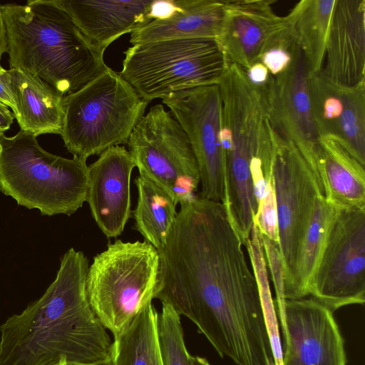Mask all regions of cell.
Here are the masks:
<instances>
[{
  "label": "cell",
  "mask_w": 365,
  "mask_h": 365,
  "mask_svg": "<svg viewBox=\"0 0 365 365\" xmlns=\"http://www.w3.org/2000/svg\"><path fill=\"white\" fill-rule=\"evenodd\" d=\"M340 209L322 195L305 235L292 278L284 291L285 299L309 296L310 282L323 251L331 225Z\"/></svg>",
  "instance_id": "d4e9b609"
},
{
  "label": "cell",
  "mask_w": 365,
  "mask_h": 365,
  "mask_svg": "<svg viewBox=\"0 0 365 365\" xmlns=\"http://www.w3.org/2000/svg\"><path fill=\"white\" fill-rule=\"evenodd\" d=\"M118 72L149 103L169 94L218 84L225 58L216 39L178 38L138 43L124 51Z\"/></svg>",
  "instance_id": "52a82bcc"
},
{
  "label": "cell",
  "mask_w": 365,
  "mask_h": 365,
  "mask_svg": "<svg viewBox=\"0 0 365 365\" xmlns=\"http://www.w3.org/2000/svg\"><path fill=\"white\" fill-rule=\"evenodd\" d=\"M217 85L227 181L235 189L247 190L252 186V161L262 151L267 135L264 95L249 81L245 70L226 60Z\"/></svg>",
  "instance_id": "30bf717a"
},
{
  "label": "cell",
  "mask_w": 365,
  "mask_h": 365,
  "mask_svg": "<svg viewBox=\"0 0 365 365\" xmlns=\"http://www.w3.org/2000/svg\"><path fill=\"white\" fill-rule=\"evenodd\" d=\"M158 318L159 314L150 302L113 337L110 354L113 365H164Z\"/></svg>",
  "instance_id": "cb8c5ba5"
},
{
  "label": "cell",
  "mask_w": 365,
  "mask_h": 365,
  "mask_svg": "<svg viewBox=\"0 0 365 365\" xmlns=\"http://www.w3.org/2000/svg\"><path fill=\"white\" fill-rule=\"evenodd\" d=\"M8 51L6 31L4 19L2 14L1 4H0V61L3 53ZM3 69L0 63V70Z\"/></svg>",
  "instance_id": "e575fe53"
},
{
  "label": "cell",
  "mask_w": 365,
  "mask_h": 365,
  "mask_svg": "<svg viewBox=\"0 0 365 365\" xmlns=\"http://www.w3.org/2000/svg\"><path fill=\"white\" fill-rule=\"evenodd\" d=\"M160 256L155 299L192 321L236 365L274 361L256 277L225 206L196 195Z\"/></svg>",
  "instance_id": "6da1fadb"
},
{
  "label": "cell",
  "mask_w": 365,
  "mask_h": 365,
  "mask_svg": "<svg viewBox=\"0 0 365 365\" xmlns=\"http://www.w3.org/2000/svg\"><path fill=\"white\" fill-rule=\"evenodd\" d=\"M245 247L257 282L274 362L275 365H282V347L279 337L277 315L269 288L262 241L255 223L252 225L250 236L246 241Z\"/></svg>",
  "instance_id": "484cf974"
},
{
  "label": "cell",
  "mask_w": 365,
  "mask_h": 365,
  "mask_svg": "<svg viewBox=\"0 0 365 365\" xmlns=\"http://www.w3.org/2000/svg\"><path fill=\"white\" fill-rule=\"evenodd\" d=\"M272 0L224 1V17L216 41L226 61L244 70L259 62L267 45L288 27Z\"/></svg>",
  "instance_id": "9a60e30c"
},
{
  "label": "cell",
  "mask_w": 365,
  "mask_h": 365,
  "mask_svg": "<svg viewBox=\"0 0 365 365\" xmlns=\"http://www.w3.org/2000/svg\"><path fill=\"white\" fill-rule=\"evenodd\" d=\"M149 103L110 68L63 99L61 138L82 160L126 144Z\"/></svg>",
  "instance_id": "5b68a950"
},
{
  "label": "cell",
  "mask_w": 365,
  "mask_h": 365,
  "mask_svg": "<svg viewBox=\"0 0 365 365\" xmlns=\"http://www.w3.org/2000/svg\"><path fill=\"white\" fill-rule=\"evenodd\" d=\"M311 73L299 46L285 71L272 76L262 93L269 122L284 139L302 147L315 145L319 138L312 118Z\"/></svg>",
  "instance_id": "5bb4252c"
},
{
  "label": "cell",
  "mask_w": 365,
  "mask_h": 365,
  "mask_svg": "<svg viewBox=\"0 0 365 365\" xmlns=\"http://www.w3.org/2000/svg\"><path fill=\"white\" fill-rule=\"evenodd\" d=\"M297 46L288 24V27L267 45L259 61L267 67L272 76H277L289 66Z\"/></svg>",
  "instance_id": "f546056e"
},
{
  "label": "cell",
  "mask_w": 365,
  "mask_h": 365,
  "mask_svg": "<svg viewBox=\"0 0 365 365\" xmlns=\"http://www.w3.org/2000/svg\"><path fill=\"white\" fill-rule=\"evenodd\" d=\"M273 182L284 294L293 274L317 200L324 194L316 165L315 150L300 149L277 132Z\"/></svg>",
  "instance_id": "ba28073f"
},
{
  "label": "cell",
  "mask_w": 365,
  "mask_h": 365,
  "mask_svg": "<svg viewBox=\"0 0 365 365\" xmlns=\"http://www.w3.org/2000/svg\"><path fill=\"white\" fill-rule=\"evenodd\" d=\"M336 0H301L285 16L311 75L320 73Z\"/></svg>",
  "instance_id": "7402d4cb"
},
{
  "label": "cell",
  "mask_w": 365,
  "mask_h": 365,
  "mask_svg": "<svg viewBox=\"0 0 365 365\" xmlns=\"http://www.w3.org/2000/svg\"><path fill=\"white\" fill-rule=\"evenodd\" d=\"M309 296L332 312L365 302V209L339 210L312 276Z\"/></svg>",
  "instance_id": "8fae6325"
},
{
  "label": "cell",
  "mask_w": 365,
  "mask_h": 365,
  "mask_svg": "<svg viewBox=\"0 0 365 365\" xmlns=\"http://www.w3.org/2000/svg\"><path fill=\"white\" fill-rule=\"evenodd\" d=\"M309 88L312 118L318 136L338 138L344 110L341 86L317 73L311 75Z\"/></svg>",
  "instance_id": "4316f807"
},
{
  "label": "cell",
  "mask_w": 365,
  "mask_h": 365,
  "mask_svg": "<svg viewBox=\"0 0 365 365\" xmlns=\"http://www.w3.org/2000/svg\"><path fill=\"white\" fill-rule=\"evenodd\" d=\"M191 365H211L210 362L203 357L195 356L191 357Z\"/></svg>",
  "instance_id": "d590c367"
},
{
  "label": "cell",
  "mask_w": 365,
  "mask_h": 365,
  "mask_svg": "<svg viewBox=\"0 0 365 365\" xmlns=\"http://www.w3.org/2000/svg\"><path fill=\"white\" fill-rule=\"evenodd\" d=\"M341 88L344 110L338 138L365 165V80Z\"/></svg>",
  "instance_id": "83f0119b"
},
{
  "label": "cell",
  "mask_w": 365,
  "mask_h": 365,
  "mask_svg": "<svg viewBox=\"0 0 365 365\" xmlns=\"http://www.w3.org/2000/svg\"><path fill=\"white\" fill-rule=\"evenodd\" d=\"M15 108L13 110L21 130L37 137L61 134L63 97L38 78L19 69L6 71Z\"/></svg>",
  "instance_id": "ffe728a7"
},
{
  "label": "cell",
  "mask_w": 365,
  "mask_h": 365,
  "mask_svg": "<svg viewBox=\"0 0 365 365\" xmlns=\"http://www.w3.org/2000/svg\"><path fill=\"white\" fill-rule=\"evenodd\" d=\"M14 118V114L9 107L0 102V136L4 135V133L10 128Z\"/></svg>",
  "instance_id": "836d02e7"
},
{
  "label": "cell",
  "mask_w": 365,
  "mask_h": 365,
  "mask_svg": "<svg viewBox=\"0 0 365 365\" xmlns=\"http://www.w3.org/2000/svg\"><path fill=\"white\" fill-rule=\"evenodd\" d=\"M86 160L51 154L36 137L20 130L0 136V192L42 215L76 212L86 201Z\"/></svg>",
  "instance_id": "277c9868"
},
{
  "label": "cell",
  "mask_w": 365,
  "mask_h": 365,
  "mask_svg": "<svg viewBox=\"0 0 365 365\" xmlns=\"http://www.w3.org/2000/svg\"><path fill=\"white\" fill-rule=\"evenodd\" d=\"M126 144L139 173L166 190L178 204L196 196L200 175L191 143L162 104L152 106L140 118Z\"/></svg>",
  "instance_id": "9c48e42d"
},
{
  "label": "cell",
  "mask_w": 365,
  "mask_h": 365,
  "mask_svg": "<svg viewBox=\"0 0 365 365\" xmlns=\"http://www.w3.org/2000/svg\"><path fill=\"white\" fill-rule=\"evenodd\" d=\"M88 260L69 249L54 281L0 325V365L92 364L110 359L112 341L86 291Z\"/></svg>",
  "instance_id": "7a4b0ae2"
},
{
  "label": "cell",
  "mask_w": 365,
  "mask_h": 365,
  "mask_svg": "<svg viewBox=\"0 0 365 365\" xmlns=\"http://www.w3.org/2000/svg\"><path fill=\"white\" fill-rule=\"evenodd\" d=\"M138 200L133 211L135 228L157 250L166 245L175 223L178 203L163 188L146 175L135 179Z\"/></svg>",
  "instance_id": "603a6c76"
},
{
  "label": "cell",
  "mask_w": 365,
  "mask_h": 365,
  "mask_svg": "<svg viewBox=\"0 0 365 365\" xmlns=\"http://www.w3.org/2000/svg\"><path fill=\"white\" fill-rule=\"evenodd\" d=\"M269 365H275V364H274V362L273 361V362L270 363Z\"/></svg>",
  "instance_id": "74e56055"
},
{
  "label": "cell",
  "mask_w": 365,
  "mask_h": 365,
  "mask_svg": "<svg viewBox=\"0 0 365 365\" xmlns=\"http://www.w3.org/2000/svg\"><path fill=\"white\" fill-rule=\"evenodd\" d=\"M245 71L249 81L262 91L267 86L272 76L267 67L260 61L252 64Z\"/></svg>",
  "instance_id": "1f68e13d"
},
{
  "label": "cell",
  "mask_w": 365,
  "mask_h": 365,
  "mask_svg": "<svg viewBox=\"0 0 365 365\" xmlns=\"http://www.w3.org/2000/svg\"><path fill=\"white\" fill-rule=\"evenodd\" d=\"M11 69L36 76L63 97L77 92L109 67L55 0L1 5Z\"/></svg>",
  "instance_id": "3957f363"
},
{
  "label": "cell",
  "mask_w": 365,
  "mask_h": 365,
  "mask_svg": "<svg viewBox=\"0 0 365 365\" xmlns=\"http://www.w3.org/2000/svg\"><path fill=\"white\" fill-rule=\"evenodd\" d=\"M58 365H68V364H67V362L65 360H61ZM77 365H113V362L111 361V359H109L108 360H106V361H101V362H98V363H96V364H77Z\"/></svg>",
  "instance_id": "8d00e7d4"
},
{
  "label": "cell",
  "mask_w": 365,
  "mask_h": 365,
  "mask_svg": "<svg viewBox=\"0 0 365 365\" xmlns=\"http://www.w3.org/2000/svg\"><path fill=\"white\" fill-rule=\"evenodd\" d=\"M71 17L83 34L103 51L123 34L140 29L148 16L152 0H55Z\"/></svg>",
  "instance_id": "ac0fdd59"
},
{
  "label": "cell",
  "mask_w": 365,
  "mask_h": 365,
  "mask_svg": "<svg viewBox=\"0 0 365 365\" xmlns=\"http://www.w3.org/2000/svg\"><path fill=\"white\" fill-rule=\"evenodd\" d=\"M159 267V253L146 240H115L94 257L86 278L88 298L113 337L155 299Z\"/></svg>",
  "instance_id": "8992f818"
},
{
  "label": "cell",
  "mask_w": 365,
  "mask_h": 365,
  "mask_svg": "<svg viewBox=\"0 0 365 365\" xmlns=\"http://www.w3.org/2000/svg\"><path fill=\"white\" fill-rule=\"evenodd\" d=\"M319 73L339 86L365 80V0H336Z\"/></svg>",
  "instance_id": "e0dca14e"
},
{
  "label": "cell",
  "mask_w": 365,
  "mask_h": 365,
  "mask_svg": "<svg viewBox=\"0 0 365 365\" xmlns=\"http://www.w3.org/2000/svg\"><path fill=\"white\" fill-rule=\"evenodd\" d=\"M158 334L164 365H191L180 316L166 303H162L159 314Z\"/></svg>",
  "instance_id": "f1b7e54d"
},
{
  "label": "cell",
  "mask_w": 365,
  "mask_h": 365,
  "mask_svg": "<svg viewBox=\"0 0 365 365\" xmlns=\"http://www.w3.org/2000/svg\"><path fill=\"white\" fill-rule=\"evenodd\" d=\"M277 315L282 365H346L344 341L328 308L312 297L286 299Z\"/></svg>",
  "instance_id": "4fadbf2b"
},
{
  "label": "cell",
  "mask_w": 365,
  "mask_h": 365,
  "mask_svg": "<svg viewBox=\"0 0 365 365\" xmlns=\"http://www.w3.org/2000/svg\"><path fill=\"white\" fill-rule=\"evenodd\" d=\"M6 71L4 68L0 70V102L14 110L15 106L8 87Z\"/></svg>",
  "instance_id": "d6a6232c"
},
{
  "label": "cell",
  "mask_w": 365,
  "mask_h": 365,
  "mask_svg": "<svg viewBox=\"0 0 365 365\" xmlns=\"http://www.w3.org/2000/svg\"><path fill=\"white\" fill-rule=\"evenodd\" d=\"M177 5L169 18L153 20L132 31L130 43L135 45L168 39L217 38L224 17V1L177 0Z\"/></svg>",
  "instance_id": "44dd1931"
},
{
  "label": "cell",
  "mask_w": 365,
  "mask_h": 365,
  "mask_svg": "<svg viewBox=\"0 0 365 365\" xmlns=\"http://www.w3.org/2000/svg\"><path fill=\"white\" fill-rule=\"evenodd\" d=\"M135 167L122 145L109 148L88 166V202L92 216L107 238H116L131 217L130 177Z\"/></svg>",
  "instance_id": "2e32d148"
},
{
  "label": "cell",
  "mask_w": 365,
  "mask_h": 365,
  "mask_svg": "<svg viewBox=\"0 0 365 365\" xmlns=\"http://www.w3.org/2000/svg\"><path fill=\"white\" fill-rule=\"evenodd\" d=\"M177 7V0H152L148 16L152 21L166 19L174 14Z\"/></svg>",
  "instance_id": "4dcf8cb0"
},
{
  "label": "cell",
  "mask_w": 365,
  "mask_h": 365,
  "mask_svg": "<svg viewBox=\"0 0 365 365\" xmlns=\"http://www.w3.org/2000/svg\"><path fill=\"white\" fill-rule=\"evenodd\" d=\"M187 134L197 163L200 197L227 205L217 84L176 91L162 99Z\"/></svg>",
  "instance_id": "7c38bea8"
},
{
  "label": "cell",
  "mask_w": 365,
  "mask_h": 365,
  "mask_svg": "<svg viewBox=\"0 0 365 365\" xmlns=\"http://www.w3.org/2000/svg\"><path fill=\"white\" fill-rule=\"evenodd\" d=\"M315 160L328 202L340 210L365 209V165L344 143L332 135L319 136Z\"/></svg>",
  "instance_id": "d6986e66"
}]
</instances>
